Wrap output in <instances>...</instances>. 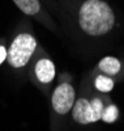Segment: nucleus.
Segmentation results:
<instances>
[{"mask_svg": "<svg viewBox=\"0 0 124 131\" xmlns=\"http://www.w3.org/2000/svg\"><path fill=\"white\" fill-rule=\"evenodd\" d=\"M121 67V62L115 57H105L98 62V70L101 71V73H105L111 78L119 75Z\"/></svg>", "mask_w": 124, "mask_h": 131, "instance_id": "nucleus-6", "label": "nucleus"}, {"mask_svg": "<svg viewBox=\"0 0 124 131\" xmlns=\"http://www.w3.org/2000/svg\"><path fill=\"white\" fill-rule=\"evenodd\" d=\"M13 3L26 16H38L42 10L39 0H13Z\"/></svg>", "mask_w": 124, "mask_h": 131, "instance_id": "nucleus-7", "label": "nucleus"}, {"mask_svg": "<svg viewBox=\"0 0 124 131\" xmlns=\"http://www.w3.org/2000/svg\"><path fill=\"white\" fill-rule=\"evenodd\" d=\"M76 101V89L68 81H63L56 85L51 94V106L54 112L59 115L71 113Z\"/></svg>", "mask_w": 124, "mask_h": 131, "instance_id": "nucleus-4", "label": "nucleus"}, {"mask_svg": "<svg viewBox=\"0 0 124 131\" xmlns=\"http://www.w3.org/2000/svg\"><path fill=\"white\" fill-rule=\"evenodd\" d=\"M94 88L101 93H110L115 88V80L105 73H99L94 79Z\"/></svg>", "mask_w": 124, "mask_h": 131, "instance_id": "nucleus-8", "label": "nucleus"}, {"mask_svg": "<svg viewBox=\"0 0 124 131\" xmlns=\"http://www.w3.org/2000/svg\"><path fill=\"white\" fill-rule=\"evenodd\" d=\"M34 76L41 84H50L56 76L55 63L50 58H39L34 64Z\"/></svg>", "mask_w": 124, "mask_h": 131, "instance_id": "nucleus-5", "label": "nucleus"}, {"mask_svg": "<svg viewBox=\"0 0 124 131\" xmlns=\"http://www.w3.org/2000/svg\"><path fill=\"white\" fill-rule=\"evenodd\" d=\"M119 107L115 105V104H112V102H108L106 104L105 106V110L102 113V118H101V121L105 122V123H114L118 121V118H119Z\"/></svg>", "mask_w": 124, "mask_h": 131, "instance_id": "nucleus-9", "label": "nucleus"}, {"mask_svg": "<svg viewBox=\"0 0 124 131\" xmlns=\"http://www.w3.org/2000/svg\"><path fill=\"white\" fill-rule=\"evenodd\" d=\"M105 106H106L105 100H102L101 97H93L90 100L81 97L75 101L71 114L76 123L86 126L101 121Z\"/></svg>", "mask_w": 124, "mask_h": 131, "instance_id": "nucleus-3", "label": "nucleus"}, {"mask_svg": "<svg viewBox=\"0 0 124 131\" xmlns=\"http://www.w3.org/2000/svg\"><path fill=\"white\" fill-rule=\"evenodd\" d=\"M4 62H7V47L0 45V64H3Z\"/></svg>", "mask_w": 124, "mask_h": 131, "instance_id": "nucleus-10", "label": "nucleus"}, {"mask_svg": "<svg viewBox=\"0 0 124 131\" xmlns=\"http://www.w3.org/2000/svg\"><path fill=\"white\" fill-rule=\"evenodd\" d=\"M37 50L35 37L28 31L17 34L7 49V62L12 68H24Z\"/></svg>", "mask_w": 124, "mask_h": 131, "instance_id": "nucleus-2", "label": "nucleus"}, {"mask_svg": "<svg viewBox=\"0 0 124 131\" xmlns=\"http://www.w3.org/2000/svg\"><path fill=\"white\" fill-rule=\"evenodd\" d=\"M80 29L90 37L106 36L115 26V13L103 0H85L77 12Z\"/></svg>", "mask_w": 124, "mask_h": 131, "instance_id": "nucleus-1", "label": "nucleus"}]
</instances>
